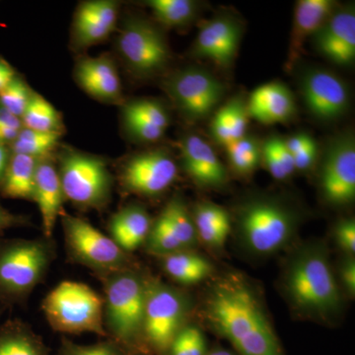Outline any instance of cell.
I'll use <instances>...</instances> for the list:
<instances>
[{"label":"cell","instance_id":"obj_1","mask_svg":"<svg viewBox=\"0 0 355 355\" xmlns=\"http://www.w3.org/2000/svg\"><path fill=\"white\" fill-rule=\"evenodd\" d=\"M210 323L240 355H284L263 306L239 277H225L210 291Z\"/></svg>","mask_w":355,"mask_h":355},{"label":"cell","instance_id":"obj_2","mask_svg":"<svg viewBox=\"0 0 355 355\" xmlns=\"http://www.w3.org/2000/svg\"><path fill=\"white\" fill-rule=\"evenodd\" d=\"M55 258L51 238L0 240V308L25 303Z\"/></svg>","mask_w":355,"mask_h":355},{"label":"cell","instance_id":"obj_3","mask_svg":"<svg viewBox=\"0 0 355 355\" xmlns=\"http://www.w3.org/2000/svg\"><path fill=\"white\" fill-rule=\"evenodd\" d=\"M286 284L292 303L306 314L328 318L338 313L342 305L328 254L320 246L306 248L295 257Z\"/></svg>","mask_w":355,"mask_h":355},{"label":"cell","instance_id":"obj_4","mask_svg":"<svg viewBox=\"0 0 355 355\" xmlns=\"http://www.w3.org/2000/svg\"><path fill=\"white\" fill-rule=\"evenodd\" d=\"M105 282V328L110 340L128 352L142 340L146 282L132 270L102 277Z\"/></svg>","mask_w":355,"mask_h":355},{"label":"cell","instance_id":"obj_5","mask_svg":"<svg viewBox=\"0 0 355 355\" xmlns=\"http://www.w3.org/2000/svg\"><path fill=\"white\" fill-rule=\"evenodd\" d=\"M42 309L53 330L58 333L108 336L104 298L87 284L62 282L46 296Z\"/></svg>","mask_w":355,"mask_h":355},{"label":"cell","instance_id":"obj_6","mask_svg":"<svg viewBox=\"0 0 355 355\" xmlns=\"http://www.w3.org/2000/svg\"><path fill=\"white\" fill-rule=\"evenodd\" d=\"M243 242L257 254H272L286 246L298 225V216L289 205L272 198L247 200L238 211Z\"/></svg>","mask_w":355,"mask_h":355},{"label":"cell","instance_id":"obj_7","mask_svg":"<svg viewBox=\"0 0 355 355\" xmlns=\"http://www.w3.org/2000/svg\"><path fill=\"white\" fill-rule=\"evenodd\" d=\"M64 245L72 263L86 266L100 277L130 268L128 253L110 236L80 217L62 214Z\"/></svg>","mask_w":355,"mask_h":355},{"label":"cell","instance_id":"obj_8","mask_svg":"<svg viewBox=\"0 0 355 355\" xmlns=\"http://www.w3.org/2000/svg\"><path fill=\"white\" fill-rule=\"evenodd\" d=\"M58 171L64 198L76 207L101 209L110 202L113 179L103 159L79 151H64Z\"/></svg>","mask_w":355,"mask_h":355},{"label":"cell","instance_id":"obj_9","mask_svg":"<svg viewBox=\"0 0 355 355\" xmlns=\"http://www.w3.org/2000/svg\"><path fill=\"white\" fill-rule=\"evenodd\" d=\"M187 305L181 294L156 280H147L142 340L165 355L179 331L184 328Z\"/></svg>","mask_w":355,"mask_h":355},{"label":"cell","instance_id":"obj_10","mask_svg":"<svg viewBox=\"0 0 355 355\" xmlns=\"http://www.w3.org/2000/svg\"><path fill=\"white\" fill-rule=\"evenodd\" d=\"M164 83L178 111L191 123L205 120L214 113L225 94L223 83L200 67L178 70Z\"/></svg>","mask_w":355,"mask_h":355},{"label":"cell","instance_id":"obj_11","mask_svg":"<svg viewBox=\"0 0 355 355\" xmlns=\"http://www.w3.org/2000/svg\"><path fill=\"white\" fill-rule=\"evenodd\" d=\"M118 50L137 76H150L167 67L171 51L163 33L141 18H128L119 35Z\"/></svg>","mask_w":355,"mask_h":355},{"label":"cell","instance_id":"obj_12","mask_svg":"<svg viewBox=\"0 0 355 355\" xmlns=\"http://www.w3.org/2000/svg\"><path fill=\"white\" fill-rule=\"evenodd\" d=\"M321 189L324 200L334 205H345L355 198V141L352 133L335 137L324 153Z\"/></svg>","mask_w":355,"mask_h":355},{"label":"cell","instance_id":"obj_13","mask_svg":"<svg viewBox=\"0 0 355 355\" xmlns=\"http://www.w3.org/2000/svg\"><path fill=\"white\" fill-rule=\"evenodd\" d=\"M178 166L164 149H153L128 159L121 168V182L130 193L142 197H156L176 181Z\"/></svg>","mask_w":355,"mask_h":355},{"label":"cell","instance_id":"obj_14","mask_svg":"<svg viewBox=\"0 0 355 355\" xmlns=\"http://www.w3.org/2000/svg\"><path fill=\"white\" fill-rule=\"evenodd\" d=\"M300 92L306 108L317 120H338L349 109L347 84L330 70L320 67L306 69L300 77Z\"/></svg>","mask_w":355,"mask_h":355},{"label":"cell","instance_id":"obj_15","mask_svg":"<svg viewBox=\"0 0 355 355\" xmlns=\"http://www.w3.org/2000/svg\"><path fill=\"white\" fill-rule=\"evenodd\" d=\"M242 34L241 21L230 14H219L200 26L191 53L229 69L237 55Z\"/></svg>","mask_w":355,"mask_h":355},{"label":"cell","instance_id":"obj_16","mask_svg":"<svg viewBox=\"0 0 355 355\" xmlns=\"http://www.w3.org/2000/svg\"><path fill=\"white\" fill-rule=\"evenodd\" d=\"M312 38L316 50L334 64H352L355 58L354 6H338Z\"/></svg>","mask_w":355,"mask_h":355},{"label":"cell","instance_id":"obj_17","mask_svg":"<svg viewBox=\"0 0 355 355\" xmlns=\"http://www.w3.org/2000/svg\"><path fill=\"white\" fill-rule=\"evenodd\" d=\"M182 165L202 188L218 189L228 182V172L209 142L196 133H187L180 141Z\"/></svg>","mask_w":355,"mask_h":355},{"label":"cell","instance_id":"obj_18","mask_svg":"<svg viewBox=\"0 0 355 355\" xmlns=\"http://www.w3.org/2000/svg\"><path fill=\"white\" fill-rule=\"evenodd\" d=\"M74 76L79 86L95 99L116 103L123 97L118 70L108 55L81 58L74 69Z\"/></svg>","mask_w":355,"mask_h":355},{"label":"cell","instance_id":"obj_19","mask_svg":"<svg viewBox=\"0 0 355 355\" xmlns=\"http://www.w3.org/2000/svg\"><path fill=\"white\" fill-rule=\"evenodd\" d=\"M119 3L112 0H94L81 3L73 21L76 43L92 46L108 38L118 21Z\"/></svg>","mask_w":355,"mask_h":355},{"label":"cell","instance_id":"obj_20","mask_svg":"<svg viewBox=\"0 0 355 355\" xmlns=\"http://www.w3.org/2000/svg\"><path fill=\"white\" fill-rule=\"evenodd\" d=\"M64 196L60 175L50 157L40 159L35 176L33 200L38 205L44 237H53L58 217L64 214Z\"/></svg>","mask_w":355,"mask_h":355},{"label":"cell","instance_id":"obj_21","mask_svg":"<svg viewBox=\"0 0 355 355\" xmlns=\"http://www.w3.org/2000/svg\"><path fill=\"white\" fill-rule=\"evenodd\" d=\"M338 8L333 0H300L296 3L286 69L291 70L302 53L303 46Z\"/></svg>","mask_w":355,"mask_h":355},{"label":"cell","instance_id":"obj_22","mask_svg":"<svg viewBox=\"0 0 355 355\" xmlns=\"http://www.w3.org/2000/svg\"><path fill=\"white\" fill-rule=\"evenodd\" d=\"M247 108L249 116L263 125L284 123L295 116V98L286 84L266 83L252 93Z\"/></svg>","mask_w":355,"mask_h":355},{"label":"cell","instance_id":"obj_23","mask_svg":"<svg viewBox=\"0 0 355 355\" xmlns=\"http://www.w3.org/2000/svg\"><path fill=\"white\" fill-rule=\"evenodd\" d=\"M123 119L128 132L144 142H155L164 137L170 125L169 112L154 99L135 100L125 105Z\"/></svg>","mask_w":355,"mask_h":355},{"label":"cell","instance_id":"obj_24","mask_svg":"<svg viewBox=\"0 0 355 355\" xmlns=\"http://www.w3.org/2000/svg\"><path fill=\"white\" fill-rule=\"evenodd\" d=\"M153 221L147 210L139 205H130L112 216L110 237L127 253L135 251L146 241Z\"/></svg>","mask_w":355,"mask_h":355},{"label":"cell","instance_id":"obj_25","mask_svg":"<svg viewBox=\"0 0 355 355\" xmlns=\"http://www.w3.org/2000/svg\"><path fill=\"white\" fill-rule=\"evenodd\" d=\"M247 102L242 96L232 98L218 109L210 123V135L219 146L225 147L247 135L249 123Z\"/></svg>","mask_w":355,"mask_h":355},{"label":"cell","instance_id":"obj_26","mask_svg":"<svg viewBox=\"0 0 355 355\" xmlns=\"http://www.w3.org/2000/svg\"><path fill=\"white\" fill-rule=\"evenodd\" d=\"M39 160L31 156L11 153L6 173L0 182V195L6 198L33 200Z\"/></svg>","mask_w":355,"mask_h":355},{"label":"cell","instance_id":"obj_27","mask_svg":"<svg viewBox=\"0 0 355 355\" xmlns=\"http://www.w3.org/2000/svg\"><path fill=\"white\" fill-rule=\"evenodd\" d=\"M0 355H51L43 338L29 324L8 320L0 324Z\"/></svg>","mask_w":355,"mask_h":355},{"label":"cell","instance_id":"obj_28","mask_svg":"<svg viewBox=\"0 0 355 355\" xmlns=\"http://www.w3.org/2000/svg\"><path fill=\"white\" fill-rule=\"evenodd\" d=\"M193 219L198 238L205 244L214 248L225 244L231 229L227 210L211 202L198 203Z\"/></svg>","mask_w":355,"mask_h":355},{"label":"cell","instance_id":"obj_29","mask_svg":"<svg viewBox=\"0 0 355 355\" xmlns=\"http://www.w3.org/2000/svg\"><path fill=\"white\" fill-rule=\"evenodd\" d=\"M166 273L182 284H195L207 279L212 272V266L200 254L181 251L164 257Z\"/></svg>","mask_w":355,"mask_h":355},{"label":"cell","instance_id":"obj_30","mask_svg":"<svg viewBox=\"0 0 355 355\" xmlns=\"http://www.w3.org/2000/svg\"><path fill=\"white\" fill-rule=\"evenodd\" d=\"M161 216L184 250L197 244L198 234L193 216L181 198L174 197L170 200Z\"/></svg>","mask_w":355,"mask_h":355},{"label":"cell","instance_id":"obj_31","mask_svg":"<svg viewBox=\"0 0 355 355\" xmlns=\"http://www.w3.org/2000/svg\"><path fill=\"white\" fill-rule=\"evenodd\" d=\"M147 6L160 24L170 28L187 27L198 14V4L193 0H150Z\"/></svg>","mask_w":355,"mask_h":355},{"label":"cell","instance_id":"obj_32","mask_svg":"<svg viewBox=\"0 0 355 355\" xmlns=\"http://www.w3.org/2000/svg\"><path fill=\"white\" fill-rule=\"evenodd\" d=\"M23 128L44 132H60L62 121L60 113L41 95L33 93L22 118Z\"/></svg>","mask_w":355,"mask_h":355},{"label":"cell","instance_id":"obj_33","mask_svg":"<svg viewBox=\"0 0 355 355\" xmlns=\"http://www.w3.org/2000/svg\"><path fill=\"white\" fill-rule=\"evenodd\" d=\"M229 164L242 176L253 173L261 162V144L256 137L245 135L225 146Z\"/></svg>","mask_w":355,"mask_h":355},{"label":"cell","instance_id":"obj_34","mask_svg":"<svg viewBox=\"0 0 355 355\" xmlns=\"http://www.w3.org/2000/svg\"><path fill=\"white\" fill-rule=\"evenodd\" d=\"M60 137V132H38L23 128L9 148L11 153L23 154L37 159L49 157V154L58 146Z\"/></svg>","mask_w":355,"mask_h":355},{"label":"cell","instance_id":"obj_35","mask_svg":"<svg viewBox=\"0 0 355 355\" xmlns=\"http://www.w3.org/2000/svg\"><path fill=\"white\" fill-rule=\"evenodd\" d=\"M261 160L272 178L279 181L288 179L295 172L293 158L286 148L284 139L270 135L261 144Z\"/></svg>","mask_w":355,"mask_h":355},{"label":"cell","instance_id":"obj_36","mask_svg":"<svg viewBox=\"0 0 355 355\" xmlns=\"http://www.w3.org/2000/svg\"><path fill=\"white\" fill-rule=\"evenodd\" d=\"M146 242L149 253L157 254L163 258L178 252L187 251L172 234L161 214L153 223Z\"/></svg>","mask_w":355,"mask_h":355},{"label":"cell","instance_id":"obj_37","mask_svg":"<svg viewBox=\"0 0 355 355\" xmlns=\"http://www.w3.org/2000/svg\"><path fill=\"white\" fill-rule=\"evenodd\" d=\"M33 93L28 84L17 76L0 92V106L21 119L31 101Z\"/></svg>","mask_w":355,"mask_h":355},{"label":"cell","instance_id":"obj_38","mask_svg":"<svg viewBox=\"0 0 355 355\" xmlns=\"http://www.w3.org/2000/svg\"><path fill=\"white\" fill-rule=\"evenodd\" d=\"M207 343L197 327H184L173 340L165 355H205Z\"/></svg>","mask_w":355,"mask_h":355},{"label":"cell","instance_id":"obj_39","mask_svg":"<svg viewBox=\"0 0 355 355\" xmlns=\"http://www.w3.org/2000/svg\"><path fill=\"white\" fill-rule=\"evenodd\" d=\"M128 352L121 349L118 343L112 340L94 343V345H78L62 338V345L58 355H127Z\"/></svg>","mask_w":355,"mask_h":355},{"label":"cell","instance_id":"obj_40","mask_svg":"<svg viewBox=\"0 0 355 355\" xmlns=\"http://www.w3.org/2000/svg\"><path fill=\"white\" fill-rule=\"evenodd\" d=\"M22 128L21 119L0 106V144L10 146Z\"/></svg>","mask_w":355,"mask_h":355},{"label":"cell","instance_id":"obj_41","mask_svg":"<svg viewBox=\"0 0 355 355\" xmlns=\"http://www.w3.org/2000/svg\"><path fill=\"white\" fill-rule=\"evenodd\" d=\"M336 239L343 251L349 254L355 252V222L354 219H345L338 222L336 227Z\"/></svg>","mask_w":355,"mask_h":355},{"label":"cell","instance_id":"obj_42","mask_svg":"<svg viewBox=\"0 0 355 355\" xmlns=\"http://www.w3.org/2000/svg\"><path fill=\"white\" fill-rule=\"evenodd\" d=\"M318 157V146L316 144H313L301 151V153L294 154L293 158L294 169L297 171L305 172L311 169L313 165L316 163Z\"/></svg>","mask_w":355,"mask_h":355},{"label":"cell","instance_id":"obj_43","mask_svg":"<svg viewBox=\"0 0 355 355\" xmlns=\"http://www.w3.org/2000/svg\"><path fill=\"white\" fill-rule=\"evenodd\" d=\"M284 142H286V148L293 156L294 154L301 153L308 147L316 144V140L309 133L299 132L291 135L288 139H284Z\"/></svg>","mask_w":355,"mask_h":355},{"label":"cell","instance_id":"obj_44","mask_svg":"<svg viewBox=\"0 0 355 355\" xmlns=\"http://www.w3.org/2000/svg\"><path fill=\"white\" fill-rule=\"evenodd\" d=\"M27 225L28 220L25 216L14 214L0 205V236L9 229L23 227V226Z\"/></svg>","mask_w":355,"mask_h":355},{"label":"cell","instance_id":"obj_45","mask_svg":"<svg viewBox=\"0 0 355 355\" xmlns=\"http://www.w3.org/2000/svg\"><path fill=\"white\" fill-rule=\"evenodd\" d=\"M340 277H342V282L347 291H349L350 295L354 296L355 293V263L354 260L349 259L343 263L340 268Z\"/></svg>","mask_w":355,"mask_h":355},{"label":"cell","instance_id":"obj_46","mask_svg":"<svg viewBox=\"0 0 355 355\" xmlns=\"http://www.w3.org/2000/svg\"><path fill=\"white\" fill-rule=\"evenodd\" d=\"M17 76L15 70L3 58H0V92L4 90Z\"/></svg>","mask_w":355,"mask_h":355},{"label":"cell","instance_id":"obj_47","mask_svg":"<svg viewBox=\"0 0 355 355\" xmlns=\"http://www.w3.org/2000/svg\"><path fill=\"white\" fill-rule=\"evenodd\" d=\"M10 156L11 151L9 146L0 144V182H1L2 178L4 176Z\"/></svg>","mask_w":355,"mask_h":355},{"label":"cell","instance_id":"obj_48","mask_svg":"<svg viewBox=\"0 0 355 355\" xmlns=\"http://www.w3.org/2000/svg\"><path fill=\"white\" fill-rule=\"evenodd\" d=\"M212 352H214V355H234L233 354H231L230 352H228V350L222 349H216L212 350Z\"/></svg>","mask_w":355,"mask_h":355},{"label":"cell","instance_id":"obj_49","mask_svg":"<svg viewBox=\"0 0 355 355\" xmlns=\"http://www.w3.org/2000/svg\"><path fill=\"white\" fill-rule=\"evenodd\" d=\"M4 312V310H2L1 308H0V317H1L2 313Z\"/></svg>","mask_w":355,"mask_h":355},{"label":"cell","instance_id":"obj_50","mask_svg":"<svg viewBox=\"0 0 355 355\" xmlns=\"http://www.w3.org/2000/svg\"><path fill=\"white\" fill-rule=\"evenodd\" d=\"M127 355H137V354H128Z\"/></svg>","mask_w":355,"mask_h":355}]
</instances>
